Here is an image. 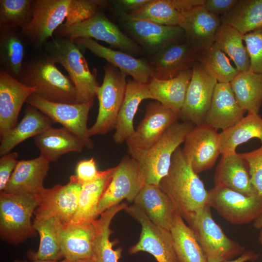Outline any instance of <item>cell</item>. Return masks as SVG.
Instances as JSON below:
<instances>
[{"instance_id":"cell-1","label":"cell","mask_w":262,"mask_h":262,"mask_svg":"<svg viewBox=\"0 0 262 262\" xmlns=\"http://www.w3.org/2000/svg\"><path fill=\"white\" fill-rule=\"evenodd\" d=\"M159 186L170 197L186 221L207 205L208 191L180 147L174 152L168 172Z\"/></svg>"},{"instance_id":"cell-2","label":"cell","mask_w":262,"mask_h":262,"mask_svg":"<svg viewBox=\"0 0 262 262\" xmlns=\"http://www.w3.org/2000/svg\"><path fill=\"white\" fill-rule=\"evenodd\" d=\"M18 80L34 88V94L46 100L76 103V90L70 77L62 73L45 53L24 65Z\"/></svg>"},{"instance_id":"cell-3","label":"cell","mask_w":262,"mask_h":262,"mask_svg":"<svg viewBox=\"0 0 262 262\" xmlns=\"http://www.w3.org/2000/svg\"><path fill=\"white\" fill-rule=\"evenodd\" d=\"M43 47L45 54L68 72L76 90V103L94 101L99 86L96 74L90 70L86 59L76 43L58 36L49 39Z\"/></svg>"},{"instance_id":"cell-4","label":"cell","mask_w":262,"mask_h":262,"mask_svg":"<svg viewBox=\"0 0 262 262\" xmlns=\"http://www.w3.org/2000/svg\"><path fill=\"white\" fill-rule=\"evenodd\" d=\"M38 195L0 193V236L12 245L35 236L32 217L39 204Z\"/></svg>"},{"instance_id":"cell-5","label":"cell","mask_w":262,"mask_h":262,"mask_svg":"<svg viewBox=\"0 0 262 262\" xmlns=\"http://www.w3.org/2000/svg\"><path fill=\"white\" fill-rule=\"evenodd\" d=\"M194 126L189 122L177 121L149 149L132 157L138 162L146 184L159 186L161 180L168 172L174 152L184 143Z\"/></svg>"},{"instance_id":"cell-6","label":"cell","mask_w":262,"mask_h":262,"mask_svg":"<svg viewBox=\"0 0 262 262\" xmlns=\"http://www.w3.org/2000/svg\"><path fill=\"white\" fill-rule=\"evenodd\" d=\"M194 231L208 262H224L241 255L245 248L229 238L213 219L207 204L186 221Z\"/></svg>"},{"instance_id":"cell-7","label":"cell","mask_w":262,"mask_h":262,"mask_svg":"<svg viewBox=\"0 0 262 262\" xmlns=\"http://www.w3.org/2000/svg\"><path fill=\"white\" fill-rule=\"evenodd\" d=\"M104 70L103 81L96 96L99 104L98 116L93 125L89 128L91 137L104 134L115 129L127 84V75L118 68L108 63Z\"/></svg>"},{"instance_id":"cell-8","label":"cell","mask_w":262,"mask_h":262,"mask_svg":"<svg viewBox=\"0 0 262 262\" xmlns=\"http://www.w3.org/2000/svg\"><path fill=\"white\" fill-rule=\"evenodd\" d=\"M59 37L72 41L78 38H89L105 42L112 48L132 54L143 52L142 48L123 33L103 14L98 12L90 18L66 26L61 25L55 31Z\"/></svg>"},{"instance_id":"cell-9","label":"cell","mask_w":262,"mask_h":262,"mask_svg":"<svg viewBox=\"0 0 262 262\" xmlns=\"http://www.w3.org/2000/svg\"><path fill=\"white\" fill-rule=\"evenodd\" d=\"M71 4L72 0H33L32 17L20 29L27 41L36 49L43 47L65 21Z\"/></svg>"},{"instance_id":"cell-10","label":"cell","mask_w":262,"mask_h":262,"mask_svg":"<svg viewBox=\"0 0 262 262\" xmlns=\"http://www.w3.org/2000/svg\"><path fill=\"white\" fill-rule=\"evenodd\" d=\"M207 204L234 225L249 223L262 217V198L214 186L208 191Z\"/></svg>"},{"instance_id":"cell-11","label":"cell","mask_w":262,"mask_h":262,"mask_svg":"<svg viewBox=\"0 0 262 262\" xmlns=\"http://www.w3.org/2000/svg\"><path fill=\"white\" fill-rule=\"evenodd\" d=\"M180 118L179 113L159 102H149L143 119L126 141L129 155L133 157L149 149Z\"/></svg>"},{"instance_id":"cell-12","label":"cell","mask_w":262,"mask_h":262,"mask_svg":"<svg viewBox=\"0 0 262 262\" xmlns=\"http://www.w3.org/2000/svg\"><path fill=\"white\" fill-rule=\"evenodd\" d=\"M26 103L38 109L78 136L85 147L92 149L94 143L87 126L89 111L94 101L84 103H64L46 100L35 94L32 95Z\"/></svg>"},{"instance_id":"cell-13","label":"cell","mask_w":262,"mask_h":262,"mask_svg":"<svg viewBox=\"0 0 262 262\" xmlns=\"http://www.w3.org/2000/svg\"><path fill=\"white\" fill-rule=\"evenodd\" d=\"M112 179L98 206L99 215L124 199L133 202L146 184L144 174L138 162L130 155L124 156L114 167Z\"/></svg>"},{"instance_id":"cell-14","label":"cell","mask_w":262,"mask_h":262,"mask_svg":"<svg viewBox=\"0 0 262 262\" xmlns=\"http://www.w3.org/2000/svg\"><path fill=\"white\" fill-rule=\"evenodd\" d=\"M124 210L141 226L139 241L129 248L130 254L144 251L151 254L158 262H179L170 230L153 223L144 211L134 204Z\"/></svg>"},{"instance_id":"cell-15","label":"cell","mask_w":262,"mask_h":262,"mask_svg":"<svg viewBox=\"0 0 262 262\" xmlns=\"http://www.w3.org/2000/svg\"><path fill=\"white\" fill-rule=\"evenodd\" d=\"M82 184L72 175L65 185L45 188L38 194L39 204L34 211V219L54 217L63 224L70 222L77 209Z\"/></svg>"},{"instance_id":"cell-16","label":"cell","mask_w":262,"mask_h":262,"mask_svg":"<svg viewBox=\"0 0 262 262\" xmlns=\"http://www.w3.org/2000/svg\"><path fill=\"white\" fill-rule=\"evenodd\" d=\"M183 144L182 153L197 174L211 169L221 154L220 133L204 123L195 126Z\"/></svg>"},{"instance_id":"cell-17","label":"cell","mask_w":262,"mask_h":262,"mask_svg":"<svg viewBox=\"0 0 262 262\" xmlns=\"http://www.w3.org/2000/svg\"><path fill=\"white\" fill-rule=\"evenodd\" d=\"M180 117L183 121L195 126L204 124L209 109L217 80L196 62Z\"/></svg>"},{"instance_id":"cell-18","label":"cell","mask_w":262,"mask_h":262,"mask_svg":"<svg viewBox=\"0 0 262 262\" xmlns=\"http://www.w3.org/2000/svg\"><path fill=\"white\" fill-rule=\"evenodd\" d=\"M180 13L179 26L184 32L186 41L197 53L213 45L222 23L221 17L208 12L203 5Z\"/></svg>"},{"instance_id":"cell-19","label":"cell","mask_w":262,"mask_h":262,"mask_svg":"<svg viewBox=\"0 0 262 262\" xmlns=\"http://www.w3.org/2000/svg\"><path fill=\"white\" fill-rule=\"evenodd\" d=\"M29 87L0 69V135L2 136L14 128L22 105L34 94Z\"/></svg>"},{"instance_id":"cell-20","label":"cell","mask_w":262,"mask_h":262,"mask_svg":"<svg viewBox=\"0 0 262 262\" xmlns=\"http://www.w3.org/2000/svg\"><path fill=\"white\" fill-rule=\"evenodd\" d=\"M122 22L130 35L153 55L165 47L185 39L184 32L179 26L164 25L143 20Z\"/></svg>"},{"instance_id":"cell-21","label":"cell","mask_w":262,"mask_h":262,"mask_svg":"<svg viewBox=\"0 0 262 262\" xmlns=\"http://www.w3.org/2000/svg\"><path fill=\"white\" fill-rule=\"evenodd\" d=\"M74 42L78 47L87 49L97 56L106 60L136 82L147 84L152 78V69L149 62L123 51L104 47L92 38H78Z\"/></svg>"},{"instance_id":"cell-22","label":"cell","mask_w":262,"mask_h":262,"mask_svg":"<svg viewBox=\"0 0 262 262\" xmlns=\"http://www.w3.org/2000/svg\"><path fill=\"white\" fill-rule=\"evenodd\" d=\"M197 52L185 38L173 43L152 57L149 62L152 69V78L167 80L181 72L192 68L196 62Z\"/></svg>"},{"instance_id":"cell-23","label":"cell","mask_w":262,"mask_h":262,"mask_svg":"<svg viewBox=\"0 0 262 262\" xmlns=\"http://www.w3.org/2000/svg\"><path fill=\"white\" fill-rule=\"evenodd\" d=\"M246 112L238 103L230 83L217 82L204 123L223 131L237 123Z\"/></svg>"},{"instance_id":"cell-24","label":"cell","mask_w":262,"mask_h":262,"mask_svg":"<svg viewBox=\"0 0 262 262\" xmlns=\"http://www.w3.org/2000/svg\"><path fill=\"white\" fill-rule=\"evenodd\" d=\"M213 176L214 186L248 196H259L251 182L248 167L236 151L221 155Z\"/></svg>"},{"instance_id":"cell-25","label":"cell","mask_w":262,"mask_h":262,"mask_svg":"<svg viewBox=\"0 0 262 262\" xmlns=\"http://www.w3.org/2000/svg\"><path fill=\"white\" fill-rule=\"evenodd\" d=\"M50 162L41 155L18 163L6 186V193H29L38 195L45 188L43 182Z\"/></svg>"},{"instance_id":"cell-26","label":"cell","mask_w":262,"mask_h":262,"mask_svg":"<svg viewBox=\"0 0 262 262\" xmlns=\"http://www.w3.org/2000/svg\"><path fill=\"white\" fill-rule=\"evenodd\" d=\"M133 202L153 223L169 230L179 213L170 197L159 186L153 184H145Z\"/></svg>"},{"instance_id":"cell-27","label":"cell","mask_w":262,"mask_h":262,"mask_svg":"<svg viewBox=\"0 0 262 262\" xmlns=\"http://www.w3.org/2000/svg\"><path fill=\"white\" fill-rule=\"evenodd\" d=\"M95 233L93 222L71 221L63 224L59 238L64 259H91Z\"/></svg>"},{"instance_id":"cell-28","label":"cell","mask_w":262,"mask_h":262,"mask_svg":"<svg viewBox=\"0 0 262 262\" xmlns=\"http://www.w3.org/2000/svg\"><path fill=\"white\" fill-rule=\"evenodd\" d=\"M147 99H153L147 83L128 80L113 135L115 143L122 144L133 134L135 131L133 119L135 114L140 103Z\"/></svg>"},{"instance_id":"cell-29","label":"cell","mask_w":262,"mask_h":262,"mask_svg":"<svg viewBox=\"0 0 262 262\" xmlns=\"http://www.w3.org/2000/svg\"><path fill=\"white\" fill-rule=\"evenodd\" d=\"M53 123L48 116L27 104L22 120L1 137L0 155L2 156L10 152L24 141L43 132L52 127Z\"/></svg>"},{"instance_id":"cell-30","label":"cell","mask_w":262,"mask_h":262,"mask_svg":"<svg viewBox=\"0 0 262 262\" xmlns=\"http://www.w3.org/2000/svg\"><path fill=\"white\" fill-rule=\"evenodd\" d=\"M34 142L40 154L50 163L69 152H81L84 143L67 129L52 127L34 137Z\"/></svg>"},{"instance_id":"cell-31","label":"cell","mask_w":262,"mask_h":262,"mask_svg":"<svg viewBox=\"0 0 262 262\" xmlns=\"http://www.w3.org/2000/svg\"><path fill=\"white\" fill-rule=\"evenodd\" d=\"M127 206L126 203L113 206L102 213L99 218L93 222L95 233L91 259L93 262H119L122 248L113 249L116 240H110V236L113 233L110 226L114 216Z\"/></svg>"},{"instance_id":"cell-32","label":"cell","mask_w":262,"mask_h":262,"mask_svg":"<svg viewBox=\"0 0 262 262\" xmlns=\"http://www.w3.org/2000/svg\"><path fill=\"white\" fill-rule=\"evenodd\" d=\"M114 167L99 171L93 180L82 184L73 222H93L99 215V201L112 179Z\"/></svg>"},{"instance_id":"cell-33","label":"cell","mask_w":262,"mask_h":262,"mask_svg":"<svg viewBox=\"0 0 262 262\" xmlns=\"http://www.w3.org/2000/svg\"><path fill=\"white\" fill-rule=\"evenodd\" d=\"M192 73V68L167 80L151 78L147 84L153 99L180 115Z\"/></svg>"},{"instance_id":"cell-34","label":"cell","mask_w":262,"mask_h":262,"mask_svg":"<svg viewBox=\"0 0 262 262\" xmlns=\"http://www.w3.org/2000/svg\"><path fill=\"white\" fill-rule=\"evenodd\" d=\"M26 42V39L18 29L0 28V68L17 80L24 66Z\"/></svg>"},{"instance_id":"cell-35","label":"cell","mask_w":262,"mask_h":262,"mask_svg":"<svg viewBox=\"0 0 262 262\" xmlns=\"http://www.w3.org/2000/svg\"><path fill=\"white\" fill-rule=\"evenodd\" d=\"M63 224L58 219H34L33 225L40 237L36 251H29L28 257L32 261L59 262L64 259L60 242L59 232Z\"/></svg>"},{"instance_id":"cell-36","label":"cell","mask_w":262,"mask_h":262,"mask_svg":"<svg viewBox=\"0 0 262 262\" xmlns=\"http://www.w3.org/2000/svg\"><path fill=\"white\" fill-rule=\"evenodd\" d=\"M221 155L236 151L237 147L250 139H259L262 145V117L248 113L237 123L220 133Z\"/></svg>"},{"instance_id":"cell-37","label":"cell","mask_w":262,"mask_h":262,"mask_svg":"<svg viewBox=\"0 0 262 262\" xmlns=\"http://www.w3.org/2000/svg\"><path fill=\"white\" fill-rule=\"evenodd\" d=\"M235 98L246 112L259 114L262 104V73L239 72L230 82Z\"/></svg>"},{"instance_id":"cell-38","label":"cell","mask_w":262,"mask_h":262,"mask_svg":"<svg viewBox=\"0 0 262 262\" xmlns=\"http://www.w3.org/2000/svg\"><path fill=\"white\" fill-rule=\"evenodd\" d=\"M170 231L179 262H208L194 231L179 213Z\"/></svg>"},{"instance_id":"cell-39","label":"cell","mask_w":262,"mask_h":262,"mask_svg":"<svg viewBox=\"0 0 262 262\" xmlns=\"http://www.w3.org/2000/svg\"><path fill=\"white\" fill-rule=\"evenodd\" d=\"M221 18L243 34L262 28V0H238Z\"/></svg>"},{"instance_id":"cell-40","label":"cell","mask_w":262,"mask_h":262,"mask_svg":"<svg viewBox=\"0 0 262 262\" xmlns=\"http://www.w3.org/2000/svg\"><path fill=\"white\" fill-rule=\"evenodd\" d=\"M243 35L222 22L213 44L230 58L239 72L248 71L250 67L249 56L243 43Z\"/></svg>"},{"instance_id":"cell-41","label":"cell","mask_w":262,"mask_h":262,"mask_svg":"<svg viewBox=\"0 0 262 262\" xmlns=\"http://www.w3.org/2000/svg\"><path fill=\"white\" fill-rule=\"evenodd\" d=\"M181 14L172 5L170 0H149L139 10L121 16L120 21L143 20L155 23L179 26Z\"/></svg>"},{"instance_id":"cell-42","label":"cell","mask_w":262,"mask_h":262,"mask_svg":"<svg viewBox=\"0 0 262 262\" xmlns=\"http://www.w3.org/2000/svg\"><path fill=\"white\" fill-rule=\"evenodd\" d=\"M196 62L218 82L230 83L239 72L227 55L214 44L197 52Z\"/></svg>"},{"instance_id":"cell-43","label":"cell","mask_w":262,"mask_h":262,"mask_svg":"<svg viewBox=\"0 0 262 262\" xmlns=\"http://www.w3.org/2000/svg\"><path fill=\"white\" fill-rule=\"evenodd\" d=\"M33 0H0V28L21 29L32 17Z\"/></svg>"},{"instance_id":"cell-44","label":"cell","mask_w":262,"mask_h":262,"mask_svg":"<svg viewBox=\"0 0 262 262\" xmlns=\"http://www.w3.org/2000/svg\"><path fill=\"white\" fill-rule=\"evenodd\" d=\"M106 0H72L69 13L63 24L66 26L84 21L96 14L98 9L105 6Z\"/></svg>"},{"instance_id":"cell-45","label":"cell","mask_w":262,"mask_h":262,"mask_svg":"<svg viewBox=\"0 0 262 262\" xmlns=\"http://www.w3.org/2000/svg\"><path fill=\"white\" fill-rule=\"evenodd\" d=\"M250 62V70L262 73V28L243 35Z\"/></svg>"},{"instance_id":"cell-46","label":"cell","mask_w":262,"mask_h":262,"mask_svg":"<svg viewBox=\"0 0 262 262\" xmlns=\"http://www.w3.org/2000/svg\"><path fill=\"white\" fill-rule=\"evenodd\" d=\"M239 154L247 164L252 184L262 198V145L252 151Z\"/></svg>"},{"instance_id":"cell-47","label":"cell","mask_w":262,"mask_h":262,"mask_svg":"<svg viewBox=\"0 0 262 262\" xmlns=\"http://www.w3.org/2000/svg\"><path fill=\"white\" fill-rule=\"evenodd\" d=\"M18 154L10 152L1 156L0 159V191L6 187L17 163Z\"/></svg>"},{"instance_id":"cell-48","label":"cell","mask_w":262,"mask_h":262,"mask_svg":"<svg viewBox=\"0 0 262 262\" xmlns=\"http://www.w3.org/2000/svg\"><path fill=\"white\" fill-rule=\"evenodd\" d=\"M75 172V175L82 184L93 180L99 173L93 158L80 161L77 164Z\"/></svg>"},{"instance_id":"cell-49","label":"cell","mask_w":262,"mask_h":262,"mask_svg":"<svg viewBox=\"0 0 262 262\" xmlns=\"http://www.w3.org/2000/svg\"><path fill=\"white\" fill-rule=\"evenodd\" d=\"M238 0H205L204 6L211 14L221 17L227 14Z\"/></svg>"},{"instance_id":"cell-50","label":"cell","mask_w":262,"mask_h":262,"mask_svg":"<svg viewBox=\"0 0 262 262\" xmlns=\"http://www.w3.org/2000/svg\"><path fill=\"white\" fill-rule=\"evenodd\" d=\"M149 0H118L114 1L123 12L121 16L134 12L149 2Z\"/></svg>"},{"instance_id":"cell-51","label":"cell","mask_w":262,"mask_h":262,"mask_svg":"<svg viewBox=\"0 0 262 262\" xmlns=\"http://www.w3.org/2000/svg\"><path fill=\"white\" fill-rule=\"evenodd\" d=\"M173 7L180 13L203 5L205 0H170Z\"/></svg>"},{"instance_id":"cell-52","label":"cell","mask_w":262,"mask_h":262,"mask_svg":"<svg viewBox=\"0 0 262 262\" xmlns=\"http://www.w3.org/2000/svg\"><path fill=\"white\" fill-rule=\"evenodd\" d=\"M259 255L251 250L245 251L240 256L235 260L224 262H246L254 261L258 259Z\"/></svg>"},{"instance_id":"cell-53","label":"cell","mask_w":262,"mask_h":262,"mask_svg":"<svg viewBox=\"0 0 262 262\" xmlns=\"http://www.w3.org/2000/svg\"><path fill=\"white\" fill-rule=\"evenodd\" d=\"M253 225L256 229H260L259 240L262 244V217L254 221Z\"/></svg>"},{"instance_id":"cell-54","label":"cell","mask_w":262,"mask_h":262,"mask_svg":"<svg viewBox=\"0 0 262 262\" xmlns=\"http://www.w3.org/2000/svg\"><path fill=\"white\" fill-rule=\"evenodd\" d=\"M60 262H93L91 259H85L79 260L69 261L66 259H64Z\"/></svg>"},{"instance_id":"cell-55","label":"cell","mask_w":262,"mask_h":262,"mask_svg":"<svg viewBox=\"0 0 262 262\" xmlns=\"http://www.w3.org/2000/svg\"><path fill=\"white\" fill-rule=\"evenodd\" d=\"M59 262L44 261V260H33V261H22L19 259H17V260H15L13 262Z\"/></svg>"}]
</instances>
